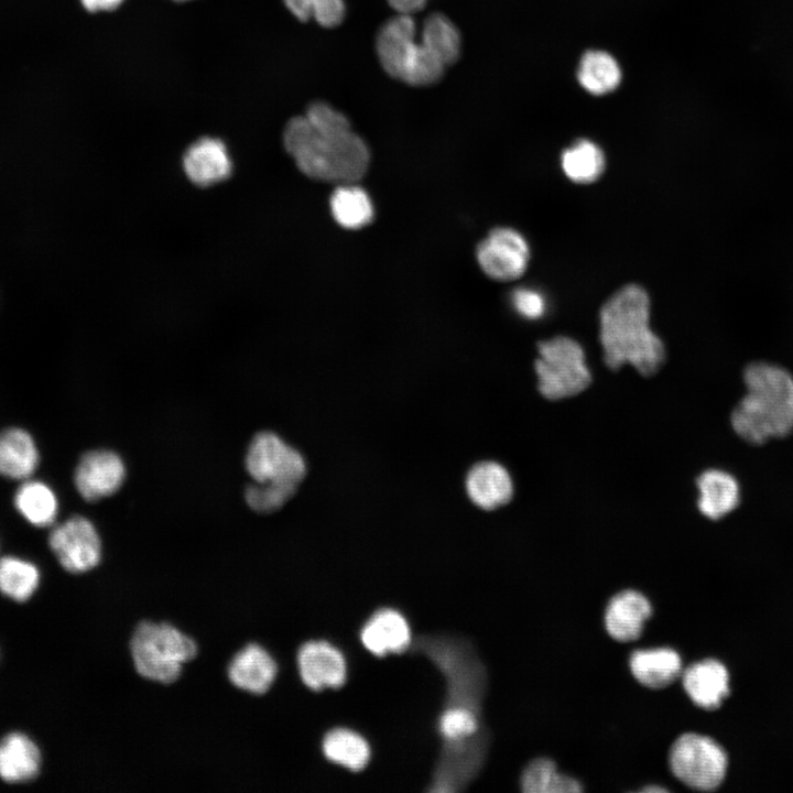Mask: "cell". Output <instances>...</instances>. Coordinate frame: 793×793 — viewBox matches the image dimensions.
I'll use <instances>...</instances> for the list:
<instances>
[{
	"label": "cell",
	"instance_id": "cell-31",
	"mask_svg": "<svg viewBox=\"0 0 793 793\" xmlns=\"http://www.w3.org/2000/svg\"><path fill=\"white\" fill-rule=\"evenodd\" d=\"M40 583V572L32 563L13 557H0V591L22 602L30 599Z\"/></svg>",
	"mask_w": 793,
	"mask_h": 793
},
{
	"label": "cell",
	"instance_id": "cell-23",
	"mask_svg": "<svg viewBox=\"0 0 793 793\" xmlns=\"http://www.w3.org/2000/svg\"><path fill=\"white\" fill-rule=\"evenodd\" d=\"M37 463V448L26 431L14 427L0 433V475L26 479L35 471Z\"/></svg>",
	"mask_w": 793,
	"mask_h": 793
},
{
	"label": "cell",
	"instance_id": "cell-35",
	"mask_svg": "<svg viewBox=\"0 0 793 793\" xmlns=\"http://www.w3.org/2000/svg\"><path fill=\"white\" fill-rule=\"evenodd\" d=\"M511 303L519 315L528 319L541 318L546 312L544 295L530 287H519L511 295Z\"/></svg>",
	"mask_w": 793,
	"mask_h": 793
},
{
	"label": "cell",
	"instance_id": "cell-37",
	"mask_svg": "<svg viewBox=\"0 0 793 793\" xmlns=\"http://www.w3.org/2000/svg\"><path fill=\"white\" fill-rule=\"evenodd\" d=\"M124 0H79L82 7L90 13L112 11Z\"/></svg>",
	"mask_w": 793,
	"mask_h": 793
},
{
	"label": "cell",
	"instance_id": "cell-15",
	"mask_svg": "<svg viewBox=\"0 0 793 793\" xmlns=\"http://www.w3.org/2000/svg\"><path fill=\"white\" fill-rule=\"evenodd\" d=\"M278 671L272 654L263 645L250 642L230 659L227 676L236 688L252 695H263L272 687Z\"/></svg>",
	"mask_w": 793,
	"mask_h": 793
},
{
	"label": "cell",
	"instance_id": "cell-25",
	"mask_svg": "<svg viewBox=\"0 0 793 793\" xmlns=\"http://www.w3.org/2000/svg\"><path fill=\"white\" fill-rule=\"evenodd\" d=\"M561 166L572 182L590 184L601 176L606 167V159L602 150L595 142L579 139L563 151Z\"/></svg>",
	"mask_w": 793,
	"mask_h": 793
},
{
	"label": "cell",
	"instance_id": "cell-24",
	"mask_svg": "<svg viewBox=\"0 0 793 793\" xmlns=\"http://www.w3.org/2000/svg\"><path fill=\"white\" fill-rule=\"evenodd\" d=\"M330 211L341 227L359 229L373 218V206L368 194L354 183L340 184L332 194Z\"/></svg>",
	"mask_w": 793,
	"mask_h": 793
},
{
	"label": "cell",
	"instance_id": "cell-5",
	"mask_svg": "<svg viewBox=\"0 0 793 793\" xmlns=\"http://www.w3.org/2000/svg\"><path fill=\"white\" fill-rule=\"evenodd\" d=\"M129 650L135 672L163 685L176 682L198 645L193 637L165 621L143 620L133 630Z\"/></svg>",
	"mask_w": 793,
	"mask_h": 793
},
{
	"label": "cell",
	"instance_id": "cell-36",
	"mask_svg": "<svg viewBox=\"0 0 793 793\" xmlns=\"http://www.w3.org/2000/svg\"><path fill=\"white\" fill-rule=\"evenodd\" d=\"M389 6L399 14L413 15L423 10L428 0H387Z\"/></svg>",
	"mask_w": 793,
	"mask_h": 793
},
{
	"label": "cell",
	"instance_id": "cell-26",
	"mask_svg": "<svg viewBox=\"0 0 793 793\" xmlns=\"http://www.w3.org/2000/svg\"><path fill=\"white\" fill-rule=\"evenodd\" d=\"M14 504L25 520L39 528L51 525L58 511L54 491L44 482L36 480L25 481L19 487L14 496Z\"/></svg>",
	"mask_w": 793,
	"mask_h": 793
},
{
	"label": "cell",
	"instance_id": "cell-8",
	"mask_svg": "<svg viewBox=\"0 0 793 793\" xmlns=\"http://www.w3.org/2000/svg\"><path fill=\"white\" fill-rule=\"evenodd\" d=\"M246 469L253 482L296 490L307 475L302 453L273 432H260L249 444Z\"/></svg>",
	"mask_w": 793,
	"mask_h": 793
},
{
	"label": "cell",
	"instance_id": "cell-29",
	"mask_svg": "<svg viewBox=\"0 0 793 793\" xmlns=\"http://www.w3.org/2000/svg\"><path fill=\"white\" fill-rule=\"evenodd\" d=\"M421 36L446 67L458 61L461 35L456 24L444 13L428 14L422 24Z\"/></svg>",
	"mask_w": 793,
	"mask_h": 793
},
{
	"label": "cell",
	"instance_id": "cell-30",
	"mask_svg": "<svg viewBox=\"0 0 793 793\" xmlns=\"http://www.w3.org/2000/svg\"><path fill=\"white\" fill-rule=\"evenodd\" d=\"M522 790L526 793L580 792V783L558 772L556 764L546 758L533 760L523 771Z\"/></svg>",
	"mask_w": 793,
	"mask_h": 793
},
{
	"label": "cell",
	"instance_id": "cell-19",
	"mask_svg": "<svg viewBox=\"0 0 793 793\" xmlns=\"http://www.w3.org/2000/svg\"><path fill=\"white\" fill-rule=\"evenodd\" d=\"M681 677L689 698L705 709L719 707L729 693L728 671L714 659L693 663L682 672Z\"/></svg>",
	"mask_w": 793,
	"mask_h": 793
},
{
	"label": "cell",
	"instance_id": "cell-4",
	"mask_svg": "<svg viewBox=\"0 0 793 793\" xmlns=\"http://www.w3.org/2000/svg\"><path fill=\"white\" fill-rule=\"evenodd\" d=\"M376 53L390 77L414 87L439 82L447 68L422 36L417 37L413 15L397 13L388 19L377 33Z\"/></svg>",
	"mask_w": 793,
	"mask_h": 793
},
{
	"label": "cell",
	"instance_id": "cell-9",
	"mask_svg": "<svg viewBox=\"0 0 793 793\" xmlns=\"http://www.w3.org/2000/svg\"><path fill=\"white\" fill-rule=\"evenodd\" d=\"M669 762L677 780L699 791L717 789L728 764L726 752L715 740L694 732L683 734L673 742Z\"/></svg>",
	"mask_w": 793,
	"mask_h": 793
},
{
	"label": "cell",
	"instance_id": "cell-3",
	"mask_svg": "<svg viewBox=\"0 0 793 793\" xmlns=\"http://www.w3.org/2000/svg\"><path fill=\"white\" fill-rule=\"evenodd\" d=\"M746 394L734 408L736 434L752 445L793 432V374L767 361L750 362L742 373Z\"/></svg>",
	"mask_w": 793,
	"mask_h": 793
},
{
	"label": "cell",
	"instance_id": "cell-14",
	"mask_svg": "<svg viewBox=\"0 0 793 793\" xmlns=\"http://www.w3.org/2000/svg\"><path fill=\"white\" fill-rule=\"evenodd\" d=\"M468 500L482 511H493L508 504L513 496V482L500 463L486 459L471 465L464 478Z\"/></svg>",
	"mask_w": 793,
	"mask_h": 793
},
{
	"label": "cell",
	"instance_id": "cell-7",
	"mask_svg": "<svg viewBox=\"0 0 793 793\" xmlns=\"http://www.w3.org/2000/svg\"><path fill=\"white\" fill-rule=\"evenodd\" d=\"M534 362L540 393L557 401L584 391L591 381L582 346L571 337L555 336L537 344Z\"/></svg>",
	"mask_w": 793,
	"mask_h": 793
},
{
	"label": "cell",
	"instance_id": "cell-10",
	"mask_svg": "<svg viewBox=\"0 0 793 793\" xmlns=\"http://www.w3.org/2000/svg\"><path fill=\"white\" fill-rule=\"evenodd\" d=\"M48 544L61 566L73 574L87 573L101 561L100 536L95 525L80 515L55 526L50 533Z\"/></svg>",
	"mask_w": 793,
	"mask_h": 793
},
{
	"label": "cell",
	"instance_id": "cell-11",
	"mask_svg": "<svg viewBox=\"0 0 793 793\" xmlns=\"http://www.w3.org/2000/svg\"><path fill=\"white\" fill-rule=\"evenodd\" d=\"M477 261L491 279L511 281L520 278L530 261V247L517 230L507 227L492 229L478 245Z\"/></svg>",
	"mask_w": 793,
	"mask_h": 793
},
{
	"label": "cell",
	"instance_id": "cell-39",
	"mask_svg": "<svg viewBox=\"0 0 793 793\" xmlns=\"http://www.w3.org/2000/svg\"><path fill=\"white\" fill-rule=\"evenodd\" d=\"M174 1H187V0H174Z\"/></svg>",
	"mask_w": 793,
	"mask_h": 793
},
{
	"label": "cell",
	"instance_id": "cell-27",
	"mask_svg": "<svg viewBox=\"0 0 793 793\" xmlns=\"http://www.w3.org/2000/svg\"><path fill=\"white\" fill-rule=\"evenodd\" d=\"M325 757L351 771L362 770L370 759V747L359 734L347 728L328 731L323 740Z\"/></svg>",
	"mask_w": 793,
	"mask_h": 793
},
{
	"label": "cell",
	"instance_id": "cell-12",
	"mask_svg": "<svg viewBox=\"0 0 793 793\" xmlns=\"http://www.w3.org/2000/svg\"><path fill=\"white\" fill-rule=\"evenodd\" d=\"M126 467L111 450H90L82 456L74 474L78 493L87 501H97L116 493L122 486Z\"/></svg>",
	"mask_w": 793,
	"mask_h": 793
},
{
	"label": "cell",
	"instance_id": "cell-16",
	"mask_svg": "<svg viewBox=\"0 0 793 793\" xmlns=\"http://www.w3.org/2000/svg\"><path fill=\"white\" fill-rule=\"evenodd\" d=\"M182 166L186 177L199 187L221 183L233 167L225 142L213 137L194 141L184 152Z\"/></svg>",
	"mask_w": 793,
	"mask_h": 793
},
{
	"label": "cell",
	"instance_id": "cell-33",
	"mask_svg": "<svg viewBox=\"0 0 793 793\" xmlns=\"http://www.w3.org/2000/svg\"><path fill=\"white\" fill-rule=\"evenodd\" d=\"M287 10L300 21L314 20L323 28H336L346 17L344 0H283Z\"/></svg>",
	"mask_w": 793,
	"mask_h": 793
},
{
	"label": "cell",
	"instance_id": "cell-28",
	"mask_svg": "<svg viewBox=\"0 0 793 793\" xmlns=\"http://www.w3.org/2000/svg\"><path fill=\"white\" fill-rule=\"evenodd\" d=\"M577 79L588 93L604 95L617 88L621 80V70L609 53L588 51L580 59Z\"/></svg>",
	"mask_w": 793,
	"mask_h": 793
},
{
	"label": "cell",
	"instance_id": "cell-32",
	"mask_svg": "<svg viewBox=\"0 0 793 793\" xmlns=\"http://www.w3.org/2000/svg\"><path fill=\"white\" fill-rule=\"evenodd\" d=\"M438 731L444 743L470 741L482 736L478 709L464 705H446L438 720Z\"/></svg>",
	"mask_w": 793,
	"mask_h": 793
},
{
	"label": "cell",
	"instance_id": "cell-38",
	"mask_svg": "<svg viewBox=\"0 0 793 793\" xmlns=\"http://www.w3.org/2000/svg\"><path fill=\"white\" fill-rule=\"evenodd\" d=\"M641 791H642V792H645V791H649V792H654V791H656V792H663V791H666V790L663 789V787H661V786H649V787L642 789Z\"/></svg>",
	"mask_w": 793,
	"mask_h": 793
},
{
	"label": "cell",
	"instance_id": "cell-22",
	"mask_svg": "<svg viewBox=\"0 0 793 793\" xmlns=\"http://www.w3.org/2000/svg\"><path fill=\"white\" fill-rule=\"evenodd\" d=\"M41 752L24 734L12 732L0 740V778L7 783H25L41 769Z\"/></svg>",
	"mask_w": 793,
	"mask_h": 793
},
{
	"label": "cell",
	"instance_id": "cell-20",
	"mask_svg": "<svg viewBox=\"0 0 793 793\" xmlns=\"http://www.w3.org/2000/svg\"><path fill=\"white\" fill-rule=\"evenodd\" d=\"M698 510L710 520H719L740 503V485L736 477L723 469H707L696 480Z\"/></svg>",
	"mask_w": 793,
	"mask_h": 793
},
{
	"label": "cell",
	"instance_id": "cell-17",
	"mask_svg": "<svg viewBox=\"0 0 793 793\" xmlns=\"http://www.w3.org/2000/svg\"><path fill=\"white\" fill-rule=\"evenodd\" d=\"M651 615L652 606L643 594L632 589L622 590L607 605L605 627L616 641H634L642 634L644 623Z\"/></svg>",
	"mask_w": 793,
	"mask_h": 793
},
{
	"label": "cell",
	"instance_id": "cell-2",
	"mask_svg": "<svg viewBox=\"0 0 793 793\" xmlns=\"http://www.w3.org/2000/svg\"><path fill=\"white\" fill-rule=\"evenodd\" d=\"M599 338L607 367L628 363L642 376L654 374L665 360L663 341L650 328V297L638 284L616 291L601 306Z\"/></svg>",
	"mask_w": 793,
	"mask_h": 793
},
{
	"label": "cell",
	"instance_id": "cell-6",
	"mask_svg": "<svg viewBox=\"0 0 793 793\" xmlns=\"http://www.w3.org/2000/svg\"><path fill=\"white\" fill-rule=\"evenodd\" d=\"M415 650L428 656L446 680L447 705L479 709L485 672L466 641L450 637H420Z\"/></svg>",
	"mask_w": 793,
	"mask_h": 793
},
{
	"label": "cell",
	"instance_id": "cell-18",
	"mask_svg": "<svg viewBox=\"0 0 793 793\" xmlns=\"http://www.w3.org/2000/svg\"><path fill=\"white\" fill-rule=\"evenodd\" d=\"M360 639L363 647L377 656L402 653L412 645L406 619L391 608L376 611L362 627Z\"/></svg>",
	"mask_w": 793,
	"mask_h": 793
},
{
	"label": "cell",
	"instance_id": "cell-21",
	"mask_svg": "<svg viewBox=\"0 0 793 793\" xmlns=\"http://www.w3.org/2000/svg\"><path fill=\"white\" fill-rule=\"evenodd\" d=\"M629 667L641 685L652 689L669 686L683 672L681 656L671 648L636 650L630 655Z\"/></svg>",
	"mask_w": 793,
	"mask_h": 793
},
{
	"label": "cell",
	"instance_id": "cell-13",
	"mask_svg": "<svg viewBox=\"0 0 793 793\" xmlns=\"http://www.w3.org/2000/svg\"><path fill=\"white\" fill-rule=\"evenodd\" d=\"M296 661L302 682L313 691L338 688L346 681L345 658L326 641L305 642L297 652Z\"/></svg>",
	"mask_w": 793,
	"mask_h": 793
},
{
	"label": "cell",
	"instance_id": "cell-1",
	"mask_svg": "<svg viewBox=\"0 0 793 793\" xmlns=\"http://www.w3.org/2000/svg\"><path fill=\"white\" fill-rule=\"evenodd\" d=\"M282 138L297 169L313 180L355 183L369 167L367 143L349 119L326 101L315 100L304 115L291 118Z\"/></svg>",
	"mask_w": 793,
	"mask_h": 793
},
{
	"label": "cell",
	"instance_id": "cell-34",
	"mask_svg": "<svg viewBox=\"0 0 793 793\" xmlns=\"http://www.w3.org/2000/svg\"><path fill=\"white\" fill-rule=\"evenodd\" d=\"M295 493L293 489L253 482L246 488L245 498L253 511L271 513L280 510Z\"/></svg>",
	"mask_w": 793,
	"mask_h": 793
}]
</instances>
